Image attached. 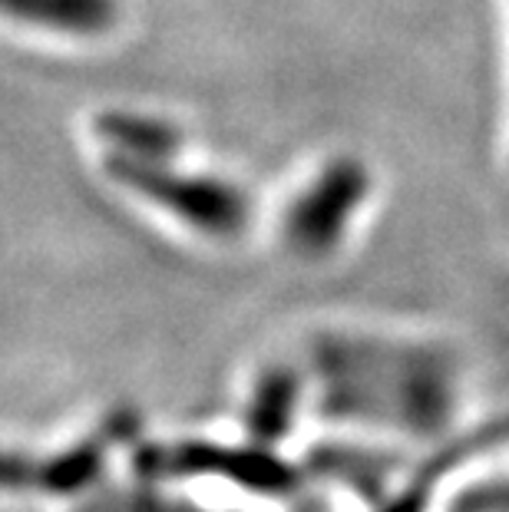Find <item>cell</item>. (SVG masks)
I'll use <instances>...</instances> for the list:
<instances>
[{"label":"cell","mask_w":509,"mask_h":512,"mask_svg":"<svg viewBox=\"0 0 509 512\" xmlns=\"http://www.w3.org/2000/svg\"><path fill=\"white\" fill-rule=\"evenodd\" d=\"M509 443V413H503V417H496L490 423H483V427H476L470 430L467 437H460L453 446H447V453L437 456L430 466V479L443 473V470H450L453 463H460V460H467V456L473 453H486V450H496V446H503Z\"/></svg>","instance_id":"cell-9"},{"label":"cell","mask_w":509,"mask_h":512,"mask_svg":"<svg viewBox=\"0 0 509 512\" xmlns=\"http://www.w3.org/2000/svg\"><path fill=\"white\" fill-rule=\"evenodd\" d=\"M106 176L136 199L209 242H235L252 222V202L242 185L222 176L182 169L176 156L123 159L103 156Z\"/></svg>","instance_id":"cell-2"},{"label":"cell","mask_w":509,"mask_h":512,"mask_svg":"<svg viewBox=\"0 0 509 512\" xmlns=\"http://www.w3.org/2000/svg\"><path fill=\"white\" fill-rule=\"evenodd\" d=\"M106 446H110V437H93L80 446H73L67 453L47 456L40 463H7V479H24V486H43V489H83L90 486L96 473L103 466Z\"/></svg>","instance_id":"cell-8"},{"label":"cell","mask_w":509,"mask_h":512,"mask_svg":"<svg viewBox=\"0 0 509 512\" xmlns=\"http://www.w3.org/2000/svg\"><path fill=\"white\" fill-rule=\"evenodd\" d=\"M4 14L40 34L96 40L119 24V0H4Z\"/></svg>","instance_id":"cell-5"},{"label":"cell","mask_w":509,"mask_h":512,"mask_svg":"<svg viewBox=\"0 0 509 512\" xmlns=\"http://www.w3.org/2000/svg\"><path fill=\"white\" fill-rule=\"evenodd\" d=\"M103 156L123 159H153L179 156V133L172 123L143 113H103L93 126Z\"/></svg>","instance_id":"cell-6"},{"label":"cell","mask_w":509,"mask_h":512,"mask_svg":"<svg viewBox=\"0 0 509 512\" xmlns=\"http://www.w3.org/2000/svg\"><path fill=\"white\" fill-rule=\"evenodd\" d=\"M143 473L153 476H219L248 489L285 493L295 486V466L281 463L262 443L222 446V443H169L143 453Z\"/></svg>","instance_id":"cell-4"},{"label":"cell","mask_w":509,"mask_h":512,"mask_svg":"<svg viewBox=\"0 0 509 512\" xmlns=\"http://www.w3.org/2000/svg\"><path fill=\"white\" fill-rule=\"evenodd\" d=\"M298 400H301V380L295 370L288 367L265 370L252 390V403H248V430H252L255 443L275 446V440L285 437V430L295 420Z\"/></svg>","instance_id":"cell-7"},{"label":"cell","mask_w":509,"mask_h":512,"mask_svg":"<svg viewBox=\"0 0 509 512\" xmlns=\"http://www.w3.org/2000/svg\"><path fill=\"white\" fill-rule=\"evenodd\" d=\"M371 195V172L361 159L338 156L301 185L281 212V238L301 258H324L344 242Z\"/></svg>","instance_id":"cell-3"},{"label":"cell","mask_w":509,"mask_h":512,"mask_svg":"<svg viewBox=\"0 0 509 512\" xmlns=\"http://www.w3.org/2000/svg\"><path fill=\"white\" fill-rule=\"evenodd\" d=\"M324 403L344 417L404 430H437L453 407V367L427 344L324 337L314 351Z\"/></svg>","instance_id":"cell-1"}]
</instances>
